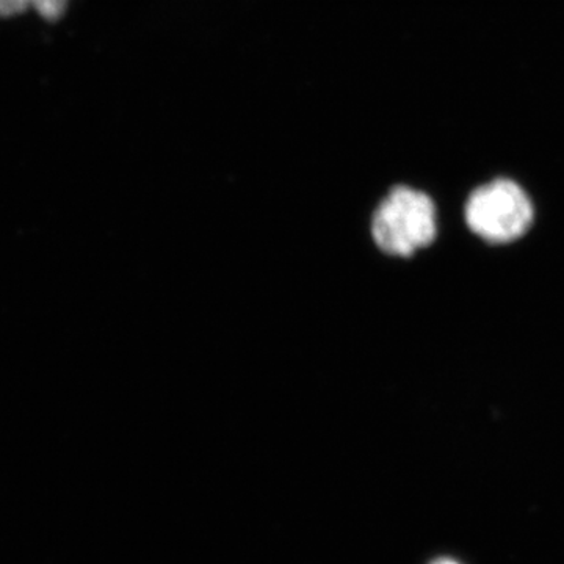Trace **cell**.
<instances>
[{"instance_id": "cell-1", "label": "cell", "mask_w": 564, "mask_h": 564, "mask_svg": "<svg viewBox=\"0 0 564 564\" xmlns=\"http://www.w3.org/2000/svg\"><path fill=\"white\" fill-rule=\"evenodd\" d=\"M372 236L381 251L411 258L430 247L437 236V212L426 193L411 187L392 188L375 210Z\"/></svg>"}, {"instance_id": "cell-2", "label": "cell", "mask_w": 564, "mask_h": 564, "mask_svg": "<svg viewBox=\"0 0 564 564\" xmlns=\"http://www.w3.org/2000/svg\"><path fill=\"white\" fill-rule=\"evenodd\" d=\"M467 226L492 245L521 239L534 218L529 193L510 177H497L470 193L464 207Z\"/></svg>"}, {"instance_id": "cell-3", "label": "cell", "mask_w": 564, "mask_h": 564, "mask_svg": "<svg viewBox=\"0 0 564 564\" xmlns=\"http://www.w3.org/2000/svg\"><path fill=\"white\" fill-rule=\"evenodd\" d=\"M70 0H0V20L20 17L35 10L46 22H57L65 17Z\"/></svg>"}, {"instance_id": "cell-4", "label": "cell", "mask_w": 564, "mask_h": 564, "mask_svg": "<svg viewBox=\"0 0 564 564\" xmlns=\"http://www.w3.org/2000/svg\"><path fill=\"white\" fill-rule=\"evenodd\" d=\"M430 564H459V563L455 562V560H451V558H440V560H436V562H433Z\"/></svg>"}]
</instances>
